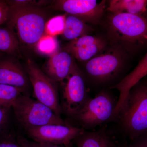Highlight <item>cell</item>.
Listing matches in <instances>:
<instances>
[{
    "label": "cell",
    "instance_id": "9c48e42d",
    "mask_svg": "<svg viewBox=\"0 0 147 147\" xmlns=\"http://www.w3.org/2000/svg\"><path fill=\"white\" fill-rule=\"evenodd\" d=\"M65 80L63 92L62 109L70 117L83 107L88 97L85 81L76 69Z\"/></svg>",
    "mask_w": 147,
    "mask_h": 147
},
{
    "label": "cell",
    "instance_id": "484cf974",
    "mask_svg": "<svg viewBox=\"0 0 147 147\" xmlns=\"http://www.w3.org/2000/svg\"><path fill=\"white\" fill-rule=\"evenodd\" d=\"M17 139L21 147H31L29 144L28 140L25 137L18 136L17 137Z\"/></svg>",
    "mask_w": 147,
    "mask_h": 147
},
{
    "label": "cell",
    "instance_id": "e0dca14e",
    "mask_svg": "<svg viewBox=\"0 0 147 147\" xmlns=\"http://www.w3.org/2000/svg\"><path fill=\"white\" fill-rule=\"evenodd\" d=\"M89 28L81 18L69 15L66 17L64 37L67 40H74L85 35Z\"/></svg>",
    "mask_w": 147,
    "mask_h": 147
},
{
    "label": "cell",
    "instance_id": "cb8c5ba5",
    "mask_svg": "<svg viewBox=\"0 0 147 147\" xmlns=\"http://www.w3.org/2000/svg\"><path fill=\"white\" fill-rule=\"evenodd\" d=\"M132 147H147V134L132 140Z\"/></svg>",
    "mask_w": 147,
    "mask_h": 147
},
{
    "label": "cell",
    "instance_id": "8fae6325",
    "mask_svg": "<svg viewBox=\"0 0 147 147\" xmlns=\"http://www.w3.org/2000/svg\"><path fill=\"white\" fill-rule=\"evenodd\" d=\"M76 69L73 56L67 50L51 55L45 66L46 74L56 82H63Z\"/></svg>",
    "mask_w": 147,
    "mask_h": 147
},
{
    "label": "cell",
    "instance_id": "8992f818",
    "mask_svg": "<svg viewBox=\"0 0 147 147\" xmlns=\"http://www.w3.org/2000/svg\"><path fill=\"white\" fill-rule=\"evenodd\" d=\"M26 71L36 100L47 105L56 115L61 117L62 109L60 104L56 82L29 59L27 61Z\"/></svg>",
    "mask_w": 147,
    "mask_h": 147
},
{
    "label": "cell",
    "instance_id": "5bb4252c",
    "mask_svg": "<svg viewBox=\"0 0 147 147\" xmlns=\"http://www.w3.org/2000/svg\"><path fill=\"white\" fill-rule=\"evenodd\" d=\"M147 75V54L131 72L118 84L110 87V89H115L119 92V96L114 113V117L117 115L131 89Z\"/></svg>",
    "mask_w": 147,
    "mask_h": 147
},
{
    "label": "cell",
    "instance_id": "4316f807",
    "mask_svg": "<svg viewBox=\"0 0 147 147\" xmlns=\"http://www.w3.org/2000/svg\"><path fill=\"white\" fill-rule=\"evenodd\" d=\"M6 3V1H1L0 0V8H1Z\"/></svg>",
    "mask_w": 147,
    "mask_h": 147
},
{
    "label": "cell",
    "instance_id": "52a82bcc",
    "mask_svg": "<svg viewBox=\"0 0 147 147\" xmlns=\"http://www.w3.org/2000/svg\"><path fill=\"white\" fill-rule=\"evenodd\" d=\"M123 62V55L120 50L112 49L88 61L85 69L88 76L94 82L104 83L118 74Z\"/></svg>",
    "mask_w": 147,
    "mask_h": 147
},
{
    "label": "cell",
    "instance_id": "5b68a950",
    "mask_svg": "<svg viewBox=\"0 0 147 147\" xmlns=\"http://www.w3.org/2000/svg\"><path fill=\"white\" fill-rule=\"evenodd\" d=\"M117 102L108 92L102 91L93 98H89L71 118L85 130L95 128L113 120Z\"/></svg>",
    "mask_w": 147,
    "mask_h": 147
},
{
    "label": "cell",
    "instance_id": "ffe728a7",
    "mask_svg": "<svg viewBox=\"0 0 147 147\" xmlns=\"http://www.w3.org/2000/svg\"><path fill=\"white\" fill-rule=\"evenodd\" d=\"M65 19V15H60L50 19L46 24V33L51 35L63 33Z\"/></svg>",
    "mask_w": 147,
    "mask_h": 147
},
{
    "label": "cell",
    "instance_id": "ac0fdd59",
    "mask_svg": "<svg viewBox=\"0 0 147 147\" xmlns=\"http://www.w3.org/2000/svg\"><path fill=\"white\" fill-rule=\"evenodd\" d=\"M19 51V42L16 36L8 28H0V52L16 55Z\"/></svg>",
    "mask_w": 147,
    "mask_h": 147
},
{
    "label": "cell",
    "instance_id": "7402d4cb",
    "mask_svg": "<svg viewBox=\"0 0 147 147\" xmlns=\"http://www.w3.org/2000/svg\"><path fill=\"white\" fill-rule=\"evenodd\" d=\"M0 147H21L17 137L12 133H2L0 134Z\"/></svg>",
    "mask_w": 147,
    "mask_h": 147
},
{
    "label": "cell",
    "instance_id": "277c9868",
    "mask_svg": "<svg viewBox=\"0 0 147 147\" xmlns=\"http://www.w3.org/2000/svg\"><path fill=\"white\" fill-rule=\"evenodd\" d=\"M11 108L16 120L26 130L47 125L69 124L47 105L26 95H20Z\"/></svg>",
    "mask_w": 147,
    "mask_h": 147
},
{
    "label": "cell",
    "instance_id": "2e32d148",
    "mask_svg": "<svg viewBox=\"0 0 147 147\" xmlns=\"http://www.w3.org/2000/svg\"><path fill=\"white\" fill-rule=\"evenodd\" d=\"M146 0H112L107 10L113 13H126L142 15L147 11Z\"/></svg>",
    "mask_w": 147,
    "mask_h": 147
},
{
    "label": "cell",
    "instance_id": "83f0119b",
    "mask_svg": "<svg viewBox=\"0 0 147 147\" xmlns=\"http://www.w3.org/2000/svg\"><path fill=\"white\" fill-rule=\"evenodd\" d=\"M65 147H73L71 146V144H70L68 145V146H65Z\"/></svg>",
    "mask_w": 147,
    "mask_h": 147
},
{
    "label": "cell",
    "instance_id": "7c38bea8",
    "mask_svg": "<svg viewBox=\"0 0 147 147\" xmlns=\"http://www.w3.org/2000/svg\"><path fill=\"white\" fill-rule=\"evenodd\" d=\"M105 40L97 37L85 35L73 40L67 50L80 61H88L105 47Z\"/></svg>",
    "mask_w": 147,
    "mask_h": 147
},
{
    "label": "cell",
    "instance_id": "3957f363",
    "mask_svg": "<svg viewBox=\"0 0 147 147\" xmlns=\"http://www.w3.org/2000/svg\"><path fill=\"white\" fill-rule=\"evenodd\" d=\"M108 30L114 41L132 50L147 42V17L129 13H112L108 18Z\"/></svg>",
    "mask_w": 147,
    "mask_h": 147
},
{
    "label": "cell",
    "instance_id": "4fadbf2b",
    "mask_svg": "<svg viewBox=\"0 0 147 147\" xmlns=\"http://www.w3.org/2000/svg\"><path fill=\"white\" fill-rule=\"evenodd\" d=\"M30 80L26 71L12 59L0 60V84L20 89L23 93L29 88Z\"/></svg>",
    "mask_w": 147,
    "mask_h": 147
},
{
    "label": "cell",
    "instance_id": "d6986e66",
    "mask_svg": "<svg viewBox=\"0 0 147 147\" xmlns=\"http://www.w3.org/2000/svg\"><path fill=\"white\" fill-rule=\"evenodd\" d=\"M23 92L16 87L0 84V106L11 105Z\"/></svg>",
    "mask_w": 147,
    "mask_h": 147
},
{
    "label": "cell",
    "instance_id": "7a4b0ae2",
    "mask_svg": "<svg viewBox=\"0 0 147 147\" xmlns=\"http://www.w3.org/2000/svg\"><path fill=\"white\" fill-rule=\"evenodd\" d=\"M116 119L131 140L147 134V86L136 85L131 89Z\"/></svg>",
    "mask_w": 147,
    "mask_h": 147
},
{
    "label": "cell",
    "instance_id": "d4e9b609",
    "mask_svg": "<svg viewBox=\"0 0 147 147\" xmlns=\"http://www.w3.org/2000/svg\"><path fill=\"white\" fill-rule=\"evenodd\" d=\"M28 142L29 144L31 147H65V146L53 144L49 143H39L29 140Z\"/></svg>",
    "mask_w": 147,
    "mask_h": 147
},
{
    "label": "cell",
    "instance_id": "ba28073f",
    "mask_svg": "<svg viewBox=\"0 0 147 147\" xmlns=\"http://www.w3.org/2000/svg\"><path fill=\"white\" fill-rule=\"evenodd\" d=\"M85 131L71 125H47L26 130L34 142L49 143L62 146L70 144L74 139Z\"/></svg>",
    "mask_w": 147,
    "mask_h": 147
},
{
    "label": "cell",
    "instance_id": "9a60e30c",
    "mask_svg": "<svg viewBox=\"0 0 147 147\" xmlns=\"http://www.w3.org/2000/svg\"><path fill=\"white\" fill-rule=\"evenodd\" d=\"M77 147H117L104 131L85 130L73 140Z\"/></svg>",
    "mask_w": 147,
    "mask_h": 147
},
{
    "label": "cell",
    "instance_id": "6da1fadb",
    "mask_svg": "<svg viewBox=\"0 0 147 147\" xmlns=\"http://www.w3.org/2000/svg\"><path fill=\"white\" fill-rule=\"evenodd\" d=\"M7 1L10 7L6 22L8 28L14 33L19 42L36 46L46 33L47 13L40 7L18 5Z\"/></svg>",
    "mask_w": 147,
    "mask_h": 147
},
{
    "label": "cell",
    "instance_id": "f1b7e54d",
    "mask_svg": "<svg viewBox=\"0 0 147 147\" xmlns=\"http://www.w3.org/2000/svg\"><path fill=\"white\" fill-rule=\"evenodd\" d=\"M131 147V145H130V146H125V147Z\"/></svg>",
    "mask_w": 147,
    "mask_h": 147
},
{
    "label": "cell",
    "instance_id": "44dd1931",
    "mask_svg": "<svg viewBox=\"0 0 147 147\" xmlns=\"http://www.w3.org/2000/svg\"><path fill=\"white\" fill-rule=\"evenodd\" d=\"M38 50L45 54H54L57 49L58 44L52 36H45L41 38L36 46Z\"/></svg>",
    "mask_w": 147,
    "mask_h": 147
},
{
    "label": "cell",
    "instance_id": "603a6c76",
    "mask_svg": "<svg viewBox=\"0 0 147 147\" xmlns=\"http://www.w3.org/2000/svg\"><path fill=\"white\" fill-rule=\"evenodd\" d=\"M11 105L0 106V134L3 133L8 121L9 111Z\"/></svg>",
    "mask_w": 147,
    "mask_h": 147
},
{
    "label": "cell",
    "instance_id": "30bf717a",
    "mask_svg": "<svg viewBox=\"0 0 147 147\" xmlns=\"http://www.w3.org/2000/svg\"><path fill=\"white\" fill-rule=\"evenodd\" d=\"M105 1L95 0H59L53 5L55 9L81 18L85 22L98 23L104 13Z\"/></svg>",
    "mask_w": 147,
    "mask_h": 147
}]
</instances>
